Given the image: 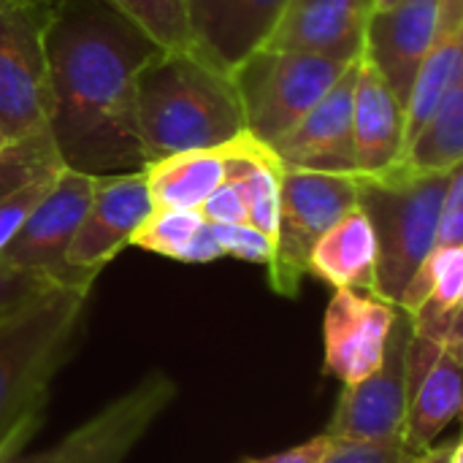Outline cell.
Instances as JSON below:
<instances>
[{"instance_id": "6da1fadb", "label": "cell", "mask_w": 463, "mask_h": 463, "mask_svg": "<svg viewBox=\"0 0 463 463\" xmlns=\"http://www.w3.org/2000/svg\"><path fill=\"white\" fill-rule=\"evenodd\" d=\"M160 46L106 0H57L46 27V128L65 168H144L136 76Z\"/></svg>"}, {"instance_id": "7a4b0ae2", "label": "cell", "mask_w": 463, "mask_h": 463, "mask_svg": "<svg viewBox=\"0 0 463 463\" xmlns=\"http://www.w3.org/2000/svg\"><path fill=\"white\" fill-rule=\"evenodd\" d=\"M136 130L146 160L236 141L247 125L231 71L195 46L157 49L136 76Z\"/></svg>"}, {"instance_id": "3957f363", "label": "cell", "mask_w": 463, "mask_h": 463, "mask_svg": "<svg viewBox=\"0 0 463 463\" xmlns=\"http://www.w3.org/2000/svg\"><path fill=\"white\" fill-rule=\"evenodd\" d=\"M92 285H60L0 320V463L19 456L41 423L49 385L68 361Z\"/></svg>"}, {"instance_id": "277c9868", "label": "cell", "mask_w": 463, "mask_h": 463, "mask_svg": "<svg viewBox=\"0 0 463 463\" xmlns=\"http://www.w3.org/2000/svg\"><path fill=\"white\" fill-rule=\"evenodd\" d=\"M450 174H420L404 165L374 176L355 174L358 206L377 244L374 290L385 304H399L407 282L437 247V220Z\"/></svg>"}, {"instance_id": "5b68a950", "label": "cell", "mask_w": 463, "mask_h": 463, "mask_svg": "<svg viewBox=\"0 0 463 463\" xmlns=\"http://www.w3.org/2000/svg\"><path fill=\"white\" fill-rule=\"evenodd\" d=\"M355 57L274 46L247 54L231 71L247 133L266 146L282 141L323 100Z\"/></svg>"}, {"instance_id": "8992f818", "label": "cell", "mask_w": 463, "mask_h": 463, "mask_svg": "<svg viewBox=\"0 0 463 463\" xmlns=\"http://www.w3.org/2000/svg\"><path fill=\"white\" fill-rule=\"evenodd\" d=\"M358 206L355 174H326L282 165L279 222L269 285L277 296L296 298L309 274V255L320 236Z\"/></svg>"}, {"instance_id": "52a82bcc", "label": "cell", "mask_w": 463, "mask_h": 463, "mask_svg": "<svg viewBox=\"0 0 463 463\" xmlns=\"http://www.w3.org/2000/svg\"><path fill=\"white\" fill-rule=\"evenodd\" d=\"M52 0H0V128L19 138L46 128V27Z\"/></svg>"}, {"instance_id": "ba28073f", "label": "cell", "mask_w": 463, "mask_h": 463, "mask_svg": "<svg viewBox=\"0 0 463 463\" xmlns=\"http://www.w3.org/2000/svg\"><path fill=\"white\" fill-rule=\"evenodd\" d=\"M174 396L176 385L163 372H152L54 448L14 456L5 463H122Z\"/></svg>"}, {"instance_id": "9c48e42d", "label": "cell", "mask_w": 463, "mask_h": 463, "mask_svg": "<svg viewBox=\"0 0 463 463\" xmlns=\"http://www.w3.org/2000/svg\"><path fill=\"white\" fill-rule=\"evenodd\" d=\"M410 315L396 307L383 364L364 383L345 385L328 426L334 442H402L407 420V342Z\"/></svg>"}, {"instance_id": "30bf717a", "label": "cell", "mask_w": 463, "mask_h": 463, "mask_svg": "<svg viewBox=\"0 0 463 463\" xmlns=\"http://www.w3.org/2000/svg\"><path fill=\"white\" fill-rule=\"evenodd\" d=\"M92 187V174L62 168L54 187L22 222L16 236L3 247L0 258H5L16 269L49 274L65 285H92V274H79L65 266L68 244L90 209Z\"/></svg>"}, {"instance_id": "8fae6325", "label": "cell", "mask_w": 463, "mask_h": 463, "mask_svg": "<svg viewBox=\"0 0 463 463\" xmlns=\"http://www.w3.org/2000/svg\"><path fill=\"white\" fill-rule=\"evenodd\" d=\"M92 176V201L76 236L68 244L65 266L79 274L98 277L100 269L130 244L133 233L155 206L146 190L144 168Z\"/></svg>"}, {"instance_id": "7c38bea8", "label": "cell", "mask_w": 463, "mask_h": 463, "mask_svg": "<svg viewBox=\"0 0 463 463\" xmlns=\"http://www.w3.org/2000/svg\"><path fill=\"white\" fill-rule=\"evenodd\" d=\"M463 342H434L412 334L407 342V420L402 442L426 453L458 418L463 404Z\"/></svg>"}, {"instance_id": "4fadbf2b", "label": "cell", "mask_w": 463, "mask_h": 463, "mask_svg": "<svg viewBox=\"0 0 463 463\" xmlns=\"http://www.w3.org/2000/svg\"><path fill=\"white\" fill-rule=\"evenodd\" d=\"M396 307L358 290H336L326 309V374L345 385L364 383L377 372Z\"/></svg>"}, {"instance_id": "5bb4252c", "label": "cell", "mask_w": 463, "mask_h": 463, "mask_svg": "<svg viewBox=\"0 0 463 463\" xmlns=\"http://www.w3.org/2000/svg\"><path fill=\"white\" fill-rule=\"evenodd\" d=\"M361 54L323 95V100L271 149L282 165L326 174H355L353 149V92Z\"/></svg>"}, {"instance_id": "9a60e30c", "label": "cell", "mask_w": 463, "mask_h": 463, "mask_svg": "<svg viewBox=\"0 0 463 463\" xmlns=\"http://www.w3.org/2000/svg\"><path fill=\"white\" fill-rule=\"evenodd\" d=\"M442 0H402L372 11L364 33V57L380 71L402 106H407L415 73L434 43Z\"/></svg>"}, {"instance_id": "2e32d148", "label": "cell", "mask_w": 463, "mask_h": 463, "mask_svg": "<svg viewBox=\"0 0 463 463\" xmlns=\"http://www.w3.org/2000/svg\"><path fill=\"white\" fill-rule=\"evenodd\" d=\"M285 5L288 0H187L193 46L233 71L271 38Z\"/></svg>"}, {"instance_id": "e0dca14e", "label": "cell", "mask_w": 463, "mask_h": 463, "mask_svg": "<svg viewBox=\"0 0 463 463\" xmlns=\"http://www.w3.org/2000/svg\"><path fill=\"white\" fill-rule=\"evenodd\" d=\"M62 168L49 128L8 138L0 146V252L54 187Z\"/></svg>"}, {"instance_id": "ac0fdd59", "label": "cell", "mask_w": 463, "mask_h": 463, "mask_svg": "<svg viewBox=\"0 0 463 463\" xmlns=\"http://www.w3.org/2000/svg\"><path fill=\"white\" fill-rule=\"evenodd\" d=\"M369 0H288L263 46L355 57L364 49Z\"/></svg>"}, {"instance_id": "d6986e66", "label": "cell", "mask_w": 463, "mask_h": 463, "mask_svg": "<svg viewBox=\"0 0 463 463\" xmlns=\"http://www.w3.org/2000/svg\"><path fill=\"white\" fill-rule=\"evenodd\" d=\"M353 149L355 174L364 176L393 168L404 155V106L364 52L353 92Z\"/></svg>"}, {"instance_id": "ffe728a7", "label": "cell", "mask_w": 463, "mask_h": 463, "mask_svg": "<svg viewBox=\"0 0 463 463\" xmlns=\"http://www.w3.org/2000/svg\"><path fill=\"white\" fill-rule=\"evenodd\" d=\"M463 0H442L439 24L431 49L426 52L407 106H404V149L420 133L426 119L439 106L450 81L463 73Z\"/></svg>"}, {"instance_id": "44dd1931", "label": "cell", "mask_w": 463, "mask_h": 463, "mask_svg": "<svg viewBox=\"0 0 463 463\" xmlns=\"http://www.w3.org/2000/svg\"><path fill=\"white\" fill-rule=\"evenodd\" d=\"M377 244L372 225L361 206L347 212L331 231L320 236L309 255V274L320 277L336 290H358L377 296L374 290Z\"/></svg>"}, {"instance_id": "7402d4cb", "label": "cell", "mask_w": 463, "mask_h": 463, "mask_svg": "<svg viewBox=\"0 0 463 463\" xmlns=\"http://www.w3.org/2000/svg\"><path fill=\"white\" fill-rule=\"evenodd\" d=\"M228 149L231 144L146 160L144 176H146L152 206L155 209H198L225 182Z\"/></svg>"}, {"instance_id": "603a6c76", "label": "cell", "mask_w": 463, "mask_h": 463, "mask_svg": "<svg viewBox=\"0 0 463 463\" xmlns=\"http://www.w3.org/2000/svg\"><path fill=\"white\" fill-rule=\"evenodd\" d=\"M396 165L420 174H450L463 165V73L450 81L439 106Z\"/></svg>"}, {"instance_id": "cb8c5ba5", "label": "cell", "mask_w": 463, "mask_h": 463, "mask_svg": "<svg viewBox=\"0 0 463 463\" xmlns=\"http://www.w3.org/2000/svg\"><path fill=\"white\" fill-rule=\"evenodd\" d=\"M138 30H144L160 49L193 46L187 0H106Z\"/></svg>"}, {"instance_id": "d4e9b609", "label": "cell", "mask_w": 463, "mask_h": 463, "mask_svg": "<svg viewBox=\"0 0 463 463\" xmlns=\"http://www.w3.org/2000/svg\"><path fill=\"white\" fill-rule=\"evenodd\" d=\"M279 179L282 163L274 149H263L241 174L244 201H247V222L277 241L279 222Z\"/></svg>"}, {"instance_id": "484cf974", "label": "cell", "mask_w": 463, "mask_h": 463, "mask_svg": "<svg viewBox=\"0 0 463 463\" xmlns=\"http://www.w3.org/2000/svg\"><path fill=\"white\" fill-rule=\"evenodd\" d=\"M203 222L206 220L198 209H152V214L133 233L130 244L171 260H182Z\"/></svg>"}, {"instance_id": "4316f807", "label": "cell", "mask_w": 463, "mask_h": 463, "mask_svg": "<svg viewBox=\"0 0 463 463\" xmlns=\"http://www.w3.org/2000/svg\"><path fill=\"white\" fill-rule=\"evenodd\" d=\"M60 285H65V282H60L49 274H41V271L16 269L5 258H0V320L22 312L24 307L35 304L46 293L57 290Z\"/></svg>"}, {"instance_id": "83f0119b", "label": "cell", "mask_w": 463, "mask_h": 463, "mask_svg": "<svg viewBox=\"0 0 463 463\" xmlns=\"http://www.w3.org/2000/svg\"><path fill=\"white\" fill-rule=\"evenodd\" d=\"M214 239L222 250V255L247 260V263H263L269 266L274 258V241L252 228L250 222H236V225H212Z\"/></svg>"}, {"instance_id": "f1b7e54d", "label": "cell", "mask_w": 463, "mask_h": 463, "mask_svg": "<svg viewBox=\"0 0 463 463\" xmlns=\"http://www.w3.org/2000/svg\"><path fill=\"white\" fill-rule=\"evenodd\" d=\"M404 442H334L323 463H415Z\"/></svg>"}, {"instance_id": "f546056e", "label": "cell", "mask_w": 463, "mask_h": 463, "mask_svg": "<svg viewBox=\"0 0 463 463\" xmlns=\"http://www.w3.org/2000/svg\"><path fill=\"white\" fill-rule=\"evenodd\" d=\"M437 247H463V165H458L445 187L437 220Z\"/></svg>"}, {"instance_id": "4dcf8cb0", "label": "cell", "mask_w": 463, "mask_h": 463, "mask_svg": "<svg viewBox=\"0 0 463 463\" xmlns=\"http://www.w3.org/2000/svg\"><path fill=\"white\" fill-rule=\"evenodd\" d=\"M331 450V437L323 434V437H315L293 450H285V453H274V456H266V458H247L241 463H323V458L328 456Z\"/></svg>"}, {"instance_id": "1f68e13d", "label": "cell", "mask_w": 463, "mask_h": 463, "mask_svg": "<svg viewBox=\"0 0 463 463\" xmlns=\"http://www.w3.org/2000/svg\"><path fill=\"white\" fill-rule=\"evenodd\" d=\"M217 258H222V250H220V244H217V239H214L212 222H203V225L198 228V233L193 236V241H190V247H187L182 263H212V260H217Z\"/></svg>"}, {"instance_id": "d6a6232c", "label": "cell", "mask_w": 463, "mask_h": 463, "mask_svg": "<svg viewBox=\"0 0 463 463\" xmlns=\"http://www.w3.org/2000/svg\"><path fill=\"white\" fill-rule=\"evenodd\" d=\"M369 3H372V11H385V8L399 5L402 0H369Z\"/></svg>"}, {"instance_id": "836d02e7", "label": "cell", "mask_w": 463, "mask_h": 463, "mask_svg": "<svg viewBox=\"0 0 463 463\" xmlns=\"http://www.w3.org/2000/svg\"><path fill=\"white\" fill-rule=\"evenodd\" d=\"M450 463H463V445L456 439L453 442V450H450Z\"/></svg>"}, {"instance_id": "e575fe53", "label": "cell", "mask_w": 463, "mask_h": 463, "mask_svg": "<svg viewBox=\"0 0 463 463\" xmlns=\"http://www.w3.org/2000/svg\"><path fill=\"white\" fill-rule=\"evenodd\" d=\"M5 141H8V138H5V133H3V128H0V146H3Z\"/></svg>"}]
</instances>
